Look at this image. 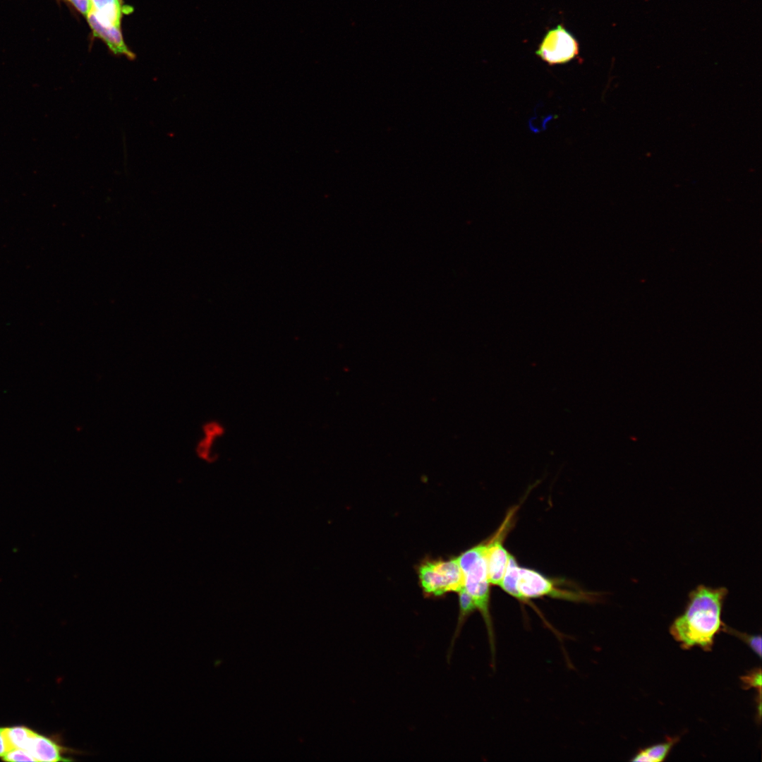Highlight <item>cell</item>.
Wrapping results in <instances>:
<instances>
[{
	"label": "cell",
	"mask_w": 762,
	"mask_h": 762,
	"mask_svg": "<svg viewBox=\"0 0 762 762\" xmlns=\"http://www.w3.org/2000/svg\"><path fill=\"white\" fill-rule=\"evenodd\" d=\"M9 749L8 744L4 735L2 728H0V757H2Z\"/></svg>",
	"instance_id": "ac0fdd59"
},
{
	"label": "cell",
	"mask_w": 762,
	"mask_h": 762,
	"mask_svg": "<svg viewBox=\"0 0 762 762\" xmlns=\"http://www.w3.org/2000/svg\"><path fill=\"white\" fill-rule=\"evenodd\" d=\"M488 540L469 548L459 557L464 575V588L471 597L483 619L487 631L492 665L495 661L496 641L490 612V583L488 579L485 552Z\"/></svg>",
	"instance_id": "7a4b0ae2"
},
{
	"label": "cell",
	"mask_w": 762,
	"mask_h": 762,
	"mask_svg": "<svg viewBox=\"0 0 762 762\" xmlns=\"http://www.w3.org/2000/svg\"><path fill=\"white\" fill-rule=\"evenodd\" d=\"M517 589L521 598L520 603L528 605L536 610L543 623L552 632L556 630L537 610V607L531 604V599L548 596L576 603L594 602L598 599V597L593 596L592 593L566 585L564 581L555 580L535 569L521 567H519V571Z\"/></svg>",
	"instance_id": "3957f363"
},
{
	"label": "cell",
	"mask_w": 762,
	"mask_h": 762,
	"mask_svg": "<svg viewBox=\"0 0 762 762\" xmlns=\"http://www.w3.org/2000/svg\"><path fill=\"white\" fill-rule=\"evenodd\" d=\"M418 578L423 593L440 596L459 592L464 587V575L457 557L448 560H428L418 567Z\"/></svg>",
	"instance_id": "277c9868"
},
{
	"label": "cell",
	"mask_w": 762,
	"mask_h": 762,
	"mask_svg": "<svg viewBox=\"0 0 762 762\" xmlns=\"http://www.w3.org/2000/svg\"><path fill=\"white\" fill-rule=\"evenodd\" d=\"M723 631L729 632L742 640L760 658L761 656V636L760 635H749L746 633L737 631L727 626H725Z\"/></svg>",
	"instance_id": "5bb4252c"
},
{
	"label": "cell",
	"mask_w": 762,
	"mask_h": 762,
	"mask_svg": "<svg viewBox=\"0 0 762 762\" xmlns=\"http://www.w3.org/2000/svg\"><path fill=\"white\" fill-rule=\"evenodd\" d=\"M35 761H72L71 755L84 752L66 747L60 739L34 733L27 748Z\"/></svg>",
	"instance_id": "52a82bcc"
},
{
	"label": "cell",
	"mask_w": 762,
	"mask_h": 762,
	"mask_svg": "<svg viewBox=\"0 0 762 762\" xmlns=\"http://www.w3.org/2000/svg\"><path fill=\"white\" fill-rule=\"evenodd\" d=\"M725 587L700 584L691 591L682 614L672 622L670 632L684 649L697 646L711 651L715 636L725 626L722 619Z\"/></svg>",
	"instance_id": "6da1fadb"
},
{
	"label": "cell",
	"mask_w": 762,
	"mask_h": 762,
	"mask_svg": "<svg viewBox=\"0 0 762 762\" xmlns=\"http://www.w3.org/2000/svg\"><path fill=\"white\" fill-rule=\"evenodd\" d=\"M677 737L670 738L664 742L656 744L640 750L631 759V761L639 762H660L665 760L674 745L677 743Z\"/></svg>",
	"instance_id": "30bf717a"
},
{
	"label": "cell",
	"mask_w": 762,
	"mask_h": 762,
	"mask_svg": "<svg viewBox=\"0 0 762 762\" xmlns=\"http://www.w3.org/2000/svg\"><path fill=\"white\" fill-rule=\"evenodd\" d=\"M75 8L86 17L90 9V0H68Z\"/></svg>",
	"instance_id": "e0dca14e"
},
{
	"label": "cell",
	"mask_w": 762,
	"mask_h": 762,
	"mask_svg": "<svg viewBox=\"0 0 762 762\" xmlns=\"http://www.w3.org/2000/svg\"><path fill=\"white\" fill-rule=\"evenodd\" d=\"M519 567L520 566L515 557L511 554L507 569L500 586L504 592L520 602L521 598L517 589Z\"/></svg>",
	"instance_id": "7c38bea8"
},
{
	"label": "cell",
	"mask_w": 762,
	"mask_h": 762,
	"mask_svg": "<svg viewBox=\"0 0 762 762\" xmlns=\"http://www.w3.org/2000/svg\"><path fill=\"white\" fill-rule=\"evenodd\" d=\"M579 53L578 41L562 25L549 30L536 52L542 61L550 66L567 64L577 57Z\"/></svg>",
	"instance_id": "5b68a950"
},
{
	"label": "cell",
	"mask_w": 762,
	"mask_h": 762,
	"mask_svg": "<svg viewBox=\"0 0 762 762\" xmlns=\"http://www.w3.org/2000/svg\"><path fill=\"white\" fill-rule=\"evenodd\" d=\"M741 680L744 689H748L750 688H754L756 689L758 694H761L762 682L761 668H754L745 675L741 677Z\"/></svg>",
	"instance_id": "9a60e30c"
},
{
	"label": "cell",
	"mask_w": 762,
	"mask_h": 762,
	"mask_svg": "<svg viewBox=\"0 0 762 762\" xmlns=\"http://www.w3.org/2000/svg\"><path fill=\"white\" fill-rule=\"evenodd\" d=\"M516 511V507L510 509L498 529L488 538L485 561L490 585L500 586L507 569L511 554L503 542L512 526Z\"/></svg>",
	"instance_id": "8992f818"
},
{
	"label": "cell",
	"mask_w": 762,
	"mask_h": 762,
	"mask_svg": "<svg viewBox=\"0 0 762 762\" xmlns=\"http://www.w3.org/2000/svg\"><path fill=\"white\" fill-rule=\"evenodd\" d=\"M457 593L459 594V611L456 628L452 638L450 646L447 653L448 661L449 660V658L452 655L454 646L461 633L464 623L470 617V615L476 610V605L471 597L466 591L464 587Z\"/></svg>",
	"instance_id": "9c48e42d"
},
{
	"label": "cell",
	"mask_w": 762,
	"mask_h": 762,
	"mask_svg": "<svg viewBox=\"0 0 762 762\" xmlns=\"http://www.w3.org/2000/svg\"><path fill=\"white\" fill-rule=\"evenodd\" d=\"M2 730L10 749L18 748L25 750L35 733L32 730L25 726L3 727Z\"/></svg>",
	"instance_id": "8fae6325"
},
{
	"label": "cell",
	"mask_w": 762,
	"mask_h": 762,
	"mask_svg": "<svg viewBox=\"0 0 762 762\" xmlns=\"http://www.w3.org/2000/svg\"><path fill=\"white\" fill-rule=\"evenodd\" d=\"M2 758L6 761H35L28 751L18 748L8 749Z\"/></svg>",
	"instance_id": "2e32d148"
},
{
	"label": "cell",
	"mask_w": 762,
	"mask_h": 762,
	"mask_svg": "<svg viewBox=\"0 0 762 762\" xmlns=\"http://www.w3.org/2000/svg\"><path fill=\"white\" fill-rule=\"evenodd\" d=\"M204 430L206 437L198 445L197 451L201 458L210 461L212 458L210 455V449L213 440L222 435L223 430L219 425L211 423L205 426Z\"/></svg>",
	"instance_id": "4fadbf2b"
},
{
	"label": "cell",
	"mask_w": 762,
	"mask_h": 762,
	"mask_svg": "<svg viewBox=\"0 0 762 762\" xmlns=\"http://www.w3.org/2000/svg\"><path fill=\"white\" fill-rule=\"evenodd\" d=\"M123 12L121 0H90V9L86 18L90 26L121 28Z\"/></svg>",
	"instance_id": "ba28073f"
}]
</instances>
